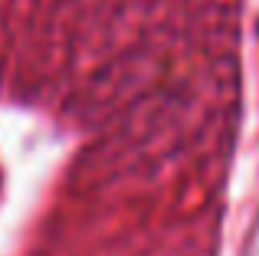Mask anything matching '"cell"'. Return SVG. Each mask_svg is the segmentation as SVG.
Here are the masks:
<instances>
[]
</instances>
